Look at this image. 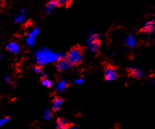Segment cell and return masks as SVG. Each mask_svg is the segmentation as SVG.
I'll return each mask as SVG.
<instances>
[{
  "instance_id": "23",
  "label": "cell",
  "mask_w": 155,
  "mask_h": 129,
  "mask_svg": "<svg viewBox=\"0 0 155 129\" xmlns=\"http://www.w3.org/2000/svg\"><path fill=\"white\" fill-rule=\"evenodd\" d=\"M59 5H66L69 2V0H56Z\"/></svg>"
},
{
  "instance_id": "1",
  "label": "cell",
  "mask_w": 155,
  "mask_h": 129,
  "mask_svg": "<svg viewBox=\"0 0 155 129\" xmlns=\"http://www.w3.org/2000/svg\"><path fill=\"white\" fill-rule=\"evenodd\" d=\"M36 62L38 66H43L48 64L56 62L62 58L65 57V55L59 52H54L50 48L43 47L39 49L34 53Z\"/></svg>"
},
{
  "instance_id": "13",
  "label": "cell",
  "mask_w": 155,
  "mask_h": 129,
  "mask_svg": "<svg viewBox=\"0 0 155 129\" xmlns=\"http://www.w3.org/2000/svg\"><path fill=\"white\" fill-rule=\"evenodd\" d=\"M67 81L66 80H61L56 84V90L58 93H62L67 88Z\"/></svg>"
},
{
  "instance_id": "19",
  "label": "cell",
  "mask_w": 155,
  "mask_h": 129,
  "mask_svg": "<svg viewBox=\"0 0 155 129\" xmlns=\"http://www.w3.org/2000/svg\"><path fill=\"white\" fill-rule=\"evenodd\" d=\"M33 71H34L35 73L40 74L41 77L43 76V78H45V74H44V72H43L42 69H41V66H35V67L33 68Z\"/></svg>"
},
{
  "instance_id": "12",
  "label": "cell",
  "mask_w": 155,
  "mask_h": 129,
  "mask_svg": "<svg viewBox=\"0 0 155 129\" xmlns=\"http://www.w3.org/2000/svg\"><path fill=\"white\" fill-rule=\"evenodd\" d=\"M64 103H65V100L62 98L55 99L53 102V105H52V110L54 112L58 111L62 108V106L64 105Z\"/></svg>"
},
{
  "instance_id": "22",
  "label": "cell",
  "mask_w": 155,
  "mask_h": 129,
  "mask_svg": "<svg viewBox=\"0 0 155 129\" xmlns=\"http://www.w3.org/2000/svg\"><path fill=\"white\" fill-rule=\"evenodd\" d=\"M72 82L74 83V84H83V83L84 82V80L83 79V78H76V79L73 80Z\"/></svg>"
},
{
  "instance_id": "15",
  "label": "cell",
  "mask_w": 155,
  "mask_h": 129,
  "mask_svg": "<svg viewBox=\"0 0 155 129\" xmlns=\"http://www.w3.org/2000/svg\"><path fill=\"white\" fill-rule=\"evenodd\" d=\"M40 32H41V31H40V28H39L38 27H34V28H32V29H31V31L28 32V34H27V36L35 37H37V35L40 34Z\"/></svg>"
},
{
  "instance_id": "11",
  "label": "cell",
  "mask_w": 155,
  "mask_h": 129,
  "mask_svg": "<svg viewBox=\"0 0 155 129\" xmlns=\"http://www.w3.org/2000/svg\"><path fill=\"white\" fill-rule=\"evenodd\" d=\"M124 43L129 48H133L136 46L137 40L133 34H129L126 37L124 40Z\"/></svg>"
},
{
  "instance_id": "5",
  "label": "cell",
  "mask_w": 155,
  "mask_h": 129,
  "mask_svg": "<svg viewBox=\"0 0 155 129\" xmlns=\"http://www.w3.org/2000/svg\"><path fill=\"white\" fill-rule=\"evenodd\" d=\"M116 77H117V72H116V69L110 66L106 68V69L104 70V78H105L106 81H114Z\"/></svg>"
},
{
  "instance_id": "26",
  "label": "cell",
  "mask_w": 155,
  "mask_h": 129,
  "mask_svg": "<svg viewBox=\"0 0 155 129\" xmlns=\"http://www.w3.org/2000/svg\"><path fill=\"white\" fill-rule=\"evenodd\" d=\"M2 60V55H0V62Z\"/></svg>"
},
{
  "instance_id": "21",
  "label": "cell",
  "mask_w": 155,
  "mask_h": 129,
  "mask_svg": "<svg viewBox=\"0 0 155 129\" xmlns=\"http://www.w3.org/2000/svg\"><path fill=\"white\" fill-rule=\"evenodd\" d=\"M4 81H5V84H8V85H12L13 83L12 80V78H10L9 76H5V78H4Z\"/></svg>"
},
{
  "instance_id": "14",
  "label": "cell",
  "mask_w": 155,
  "mask_h": 129,
  "mask_svg": "<svg viewBox=\"0 0 155 129\" xmlns=\"http://www.w3.org/2000/svg\"><path fill=\"white\" fill-rule=\"evenodd\" d=\"M25 20H26V16H25V14H22V13L16 15L14 17V21L18 24L23 23Z\"/></svg>"
},
{
  "instance_id": "3",
  "label": "cell",
  "mask_w": 155,
  "mask_h": 129,
  "mask_svg": "<svg viewBox=\"0 0 155 129\" xmlns=\"http://www.w3.org/2000/svg\"><path fill=\"white\" fill-rule=\"evenodd\" d=\"M101 41L99 39H89L86 40V48L91 53H97L101 49Z\"/></svg>"
},
{
  "instance_id": "18",
  "label": "cell",
  "mask_w": 155,
  "mask_h": 129,
  "mask_svg": "<svg viewBox=\"0 0 155 129\" xmlns=\"http://www.w3.org/2000/svg\"><path fill=\"white\" fill-rule=\"evenodd\" d=\"M53 118V113H52V111L50 109H46L44 112L43 114V118L44 120H50Z\"/></svg>"
},
{
  "instance_id": "16",
  "label": "cell",
  "mask_w": 155,
  "mask_h": 129,
  "mask_svg": "<svg viewBox=\"0 0 155 129\" xmlns=\"http://www.w3.org/2000/svg\"><path fill=\"white\" fill-rule=\"evenodd\" d=\"M36 40H37V37H31V36H27L26 38V44L30 47H32L34 46Z\"/></svg>"
},
{
  "instance_id": "6",
  "label": "cell",
  "mask_w": 155,
  "mask_h": 129,
  "mask_svg": "<svg viewBox=\"0 0 155 129\" xmlns=\"http://www.w3.org/2000/svg\"><path fill=\"white\" fill-rule=\"evenodd\" d=\"M129 72H130L131 75L135 78H144L146 75L143 69L136 66H132L129 69Z\"/></svg>"
},
{
  "instance_id": "17",
  "label": "cell",
  "mask_w": 155,
  "mask_h": 129,
  "mask_svg": "<svg viewBox=\"0 0 155 129\" xmlns=\"http://www.w3.org/2000/svg\"><path fill=\"white\" fill-rule=\"evenodd\" d=\"M41 84L44 87H47V88H50L53 86V82L48 78H43V79L41 80Z\"/></svg>"
},
{
  "instance_id": "8",
  "label": "cell",
  "mask_w": 155,
  "mask_h": 129,
  "mask_svg": "<svg viewBox=\"0 0 155 129\" xmlns=\"http://www.w3.org/2000/svg\"><path fill=\"white\" fill-rule=\"evenodd\" d=\"M142 31L144 33L148 34H151L154 33L155 31V24H154V20L148 21L145 23L144 26L143 27Z\"/></svg>"
},
{
  "instance_id": "27",
  "label": "cell",
  "mask_w": 155,
  "mask_h": 129,
  "mask_svg": "<svg viewBox=\"0 0 155 129\" xmlns=\"http://www.w3.org/2000/svg\"><path fill=\"white\" fill-rule=\"evenodd\" d=\"M2 1H3V0H0V3H2Z\"/></svg>"
},
{
  "instance_id": "9",
  "label": "cell",
  "mask_w": 155,
  "mask_h": 129,
  "mask_svg": "<svg viewBox=\"0 0 155 129\" xmlns=\"http://www.w3.org/2000/svg\"><path fill=\"white\" fill-rule=\"evenodd\" d=\"M58 6H59V3L56 0H50L45 5V12L47 14H50L53 12Z\"/></svg>"
},
{
  "instance_id": "24",
  "label": "cell",
  "mask_w": 155,
  "mask_h": 129,
  "mask_svg": "<svg viewBox=\"0 0 155 129\" xmlns=\"http://www.w3.org/2000/svg\"><path fill=\"white\" fill-rule=\"evenodd\" d=\"M26 8H21V13H22V14H25V13H26Z\"/></svg>"
},
{
  "instance_id": "10",
  "label": "cell",
  "mask_w": 155,
  "mask_h": 129,
  "mask_svg": "<svg viewBox=\"0 0 155 129\" xmlns=\"http://www.w3.org/2000/svg\"><path fill=\"white\" fill-rule=\"evenodd\" d=\"M56 127L59 129H67L70 127V123L65 118H59L56 121Z\"/></svg>"
},
{
  "instance_id": "4",
  "label": "cell",
  "mask_w": 155,
  "mask_h": 129,
  "mask_svg": "<svg viewBox=\"0 0 155 129\" xmlns=\"http://www.w3.org/2000/svg\"><path fill=\"white\" fill-rule=\"evenodd\" d=\"M72 66L71 63L66 59V58H62L56 62V68L59 72H65Z\"/></svg>"
},
{
  "instance_id": "2",
  "label": "cell",
  "mask_w": 155,
  "mask_h": 129,
  "mask_svg": "<svg viewBox=\"0 0 155 129\" xmlns=\"http://www.w3.org/2000/svg\"><path fill=\"white\" fill-rule=\"evenodd\" d=\"M65 58L72 66L78 65L83 60L82 50L78 47H74L68 51Z\"/></svg>"
},
{
  "instance_id": "7",
  "label": "cell",
  "mask_w": 155,
  "mask_h": 129,
  "mask_svg": "<svg viewBox=\"0 0 155 129\" xmlns=\"http://www.w3.org/2000/svg\"><path fill=\"white\" fill-rule=\"evenodd\" d=\"M6 50L7 51L9 52L10 53H12V54H18V53H19V52H20L21 47L20 45L18 44V43L15 42V41H12V42H10L7 44Z\"/></svg>"
},
{
  "instance_id": "20",
  "label": "cell",
  "mask_w": 155,
  "mask_h": 129,
  "mask_svg": "<svg viewBox=\"0 0 155 129\" xmlns=\"http://www.w3.org/2000/svg\"><path fill=\"white\" fill-rule=\"evenodd\" d=\"M10 120L9 117H4V118H0V127L5 125L7 122Z\"/></svg>"
},
{
  "instance_id": "25",
  "label": "cell",
  "mask_w": 155,
  "mask_h": 129,
  "mask_svg": "<svg viewBox=\"0 0 155 129\" xmlns=\"http://www.w3.org/2000/svg\"><path fill=\"white\" fill-rule=\"evenodd\" d=\"M150 85H151L152 87H153V86H154V79L153 78L152 80H150Z\"/></svg>"
}]
</instances>
